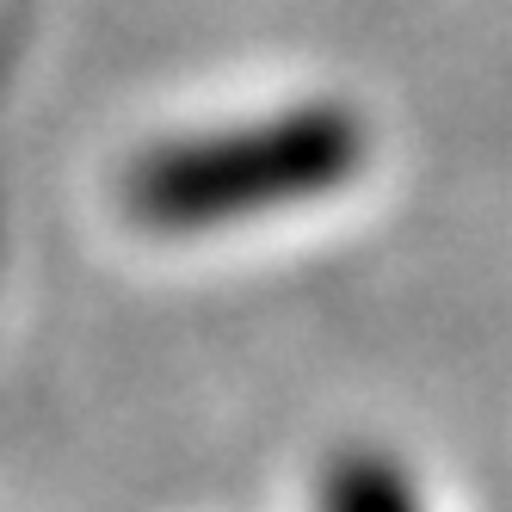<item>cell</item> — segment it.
<instances>
[{
    "label": "cell",
    "mask_w": 512,
    "mask_h": 512,
    "mask_svg": "<svg viewBox=\"0 0 512 512\" xmlns=\"http://www.w3.org/2000/svg\"><path fill=\"white\" fill-rule=\"evenodd\" d=\"M352 155V136L334 124H272L260 136L192 142L149 173V210L173 223H204V210H247L272 198L315 192Z\"/></svg>",
    "instance_id": "cell-1"
}]
</instances>
